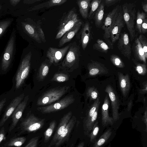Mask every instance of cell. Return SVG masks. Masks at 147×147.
<instances>
[{
    "label": "cell",
    "instance_id": "8d00e7d4",
    "mask_svg": "<svg viewBox=\"0 0 147 147\" xmlns=\"http://www.w3.org/2000/svg\"><path fill=\"white\" fill-rule=\"evenodd\" d=\"M110 59L112 63L117 67L123 68L125 66L122 60L119 57L116 55H112L110 56Z\"/></svg>",
    "mask_w": 147,
    "mask_h": 147
},
{
    "label": "cell",
    "instance_id": "e575fe53",
    "mask_svg": "<svg viewBox=\"0 0 147 147\" xmlns=\"http://www.w3.org/2000/svg\"><path fill=\"white\" fill-rule=\"evenodd\" d=\"M100 103L99 99H97L90 107L88 113L85 123L87 122L92 117L97 108L99 107Z\"/></svg>",
    "mask_w": 147,
    "mask_h": 147
},
{
    "label": "cell",
    "instance_id": "7402d4cb",
    "mask_svg": "<svg viewBox=\"0 0 147 147\" xmlns=\"http://www.w3.org/2000/svg\"><path fill=\"white\" fill-rule=\"evenodd\" d=\"M118 75L120 88L123 95L126 97L130 88L129 76L128 74L124 75L120 72H118Z\"/></svg>",
    "mask_w": 147,
    "mask_h": 147
},
{
    "label": "cell",
    "instance_id": "7c38bea8",
    "mask_svg": "<svg viewBox=\"0 0 147 147\" xmlns=\"http://www.w3.org/2000/svg\"><path fill=\"white\" fill-rule=\"evenodd\" d=\"M124 25L122 5H121L118 16L110 32V40L113 45L119 38L121 31Z\"/></svg>",
    "mask_w": 147,
    "mask_h": 147
},
{
    "label": "cell",
    "instance_id": "7bdbcfd3",
    "mask_svg": "<svg viewBox=\"0 0 147 147\" xmlns=\"http://www.w3.org/2000/svg\"><path fill=\"white\" fill-rule=\"evenodd\" d=\"M99 130L98 125V122L94 124L92 129V131L90 135V140L92 142L97 136Z\"/></svg>",
    "mask_w": 147,
    "mask_h": 147
},
{
    "label": "cell",
    "instance_id": "52a82bcc",
    "mask_svg": "<svg viewBox=\"0 0 147 147\" xmlns=\"http://www.w3.org/2000/svg\"><path fill=\"white\" fill-rule=\"evenodd\" d=\"M120 6L117 5L108 13L101 27L104 32L103 39L112 49L113 48V45L110 40V32L118 16Z\"/></svg>",
    "mask_w": 147,
    "mask_h": 147
},
{
    "label": "cell",
    "instance_id": "5b68a950",
    "mask_svg": "<svg viewBox=\"0 0 147 147\" xmlns=\"http://www.w3.org/2000/svg\"><path fill=\"white\" fill-rule=\"evenodd\" d=\"M69 88L68 86H64L47 91L38 98L37 102V105H48L55 102L66 94Z\"/></svg>",
    "mask_w": 147,
    "mask_h": 147
},
{
    "label": "cell",
    "instance_id": "4316f807",
    "mask_svg": "<svg viewBox=\"0 0 147 147\" xmlns=\"http://www.w3.org/2000/svg\"><path fill=\"white\" fill-rule=\"evenodd\" d=\"M105 4L101 3L94 14V18L96 26L99 28L102 24L104 13Z\"/></svg>",
    "mask_w": 147,
    "mask_h": 147
},
{
    "label": "cell",
    "instance_id": "681fc988",
    "mask_svg": "<svg viewBox=\"0 0 147 147\" xmlns=\"http://www.w3.org/2000/svg\"><path fill=\"white\" fill-rule=\"evenodd\" d=\"M141 5L143 9L145 12L146 13L147 12V1L145 0L142 1Z\"/></svg>",
    "mask_w": 147,
    "mask_h": 147
},
{
    "label": "cell",
    "instance_id": "9f6ffc18",
    "mask_svg": "<svg viewBox=\"0 0 147 147\" xmlns=\"http://www.w3.org/2000/svg\"><path fill=\"white\" fill-rule=\"evenodd\" d=\"M84 143L82 142L80 143L78 145L77 147H84Z\"/></svg>",
    "mask_w": 147,
    "mask_h": 147
},
{
    "label": "cell",
    "instance_id": "44dd1931",
    "mask_svg": "<svg viewBox=\"0 0 147 147\" xmlns=\"http://www.w3.org/2000/svg\"><path fill=\"white\" fill-rule=\"evenodd\" d=\"M25 101L20 102L12 114V122L9 128V131H11L16 127L19 120L21 117L23 111L26 105Z\"/></svg>",
    "mask_w": 147,
    "mask_h": 147
},
{
    "label": "cell",
    "instance_id": "f907efd6",
    "mask_svg": "<svg viewBox=\"0 0 147 147\" xmlns=\"http://www.w3.org/2000/svg\"><path fill=\"white\" fill-rule=\"evenodd\" d=\"M21 0H9V3L13 7H15L21 1Z\"/></svg>",
    "mask_w": 147,
    "mask_h": 147
},
{
    "label": "cell",
    "instance_id": "c3c4849f",
    "mask_svg": "<svg viewBox=\"0 0 147 147\" xmlns=\"http://www.w3.org/2000/svg\"><path fill=\"white\" fill-rule=\"evenodd\" d=\"M41 1V0H24L23 1V2L24 4H30L40 2Z\"/></svg>",
    "mask_w": 147,
    "mask_h": 147
},
{
    "label": "cell",
    "instance_id": "30bf717a",
    "mask_svg": "<svg viewBox=\"0 0 147 147\" xmlns=\"http://www.w3.org/2000/svg\"><path fill=\"white\" fill-rule=\"evenodd\" d=\"M80 54V46L76 41L71 43L62 62V66L70 67L75 64H78Z\"/></svg>",
    "mask_w": 147,
    "mask_h": 147
},
{
    "label": "cell",
    "instance_id": "60d3db41",
    "mask_svg": "<svg viewBox=\"0 0 147 147\" xmlns=\"http://www.w3.org/2000/svg\"><path fill=\"white\" fill-rule=\"evenodd\" d=\"M69 77L67 74L63 73L56 74H55L51 81L58 82H63L68 80Z\"/></svg>",
    "mask_w": 147,
    "mask_h": 147
},
{
    "label": "cell",
    "instance_id": "9c48e42d",
    "mask_svg": "<svg viewBox=\"0 0 147 147\" xmlns=\"http://www.w3.org/2000/svg\"><path fill=\"white\" fill-rule=\"evenodd\" d=\"M74 101L73 96L70 95L66 96L56 102L39 107L37 109L43 113H49L63 109L73 103Z\"/></svg>",
    "mask_w": 147,
    "mask_h": 147
},
{
    "label": "cell",
    "instance_id": "ee69618b",
    "mask_svg": "<svg viewBox=\"0 0 147 147\" xmlns=\"http://www.w3.org/2000/svg\"><path fill=\"white\" fill-rule=\"evenodd\" d=\"M39 138V136H36L32 138L24 147H36Z\"/></svg>",
    "mask_w": 147,
    "mask_h": 147
},
{
    "label": "cell",
    "instance_id": "f1b7e54d",
    "mask_svg": "<svg viewBox=\"0 0 147 147\" xmlns=\"http://www.w3.org/2000/svg\"><path fill=\"white\" fill-rule=\"evenodd\" d=\"M26 140V138L24 137L16 138L10 139L4 145L7 147H20L25 143Z\"/></svg>",
    "mask_w": 147,
    "mask_h": 147
},
{
    "label": "cell",
    "instance_id": "e0dca14e",
    "mask_svg": "<svg viewBox=\"0 0 147 147\" xmlns=\"http://www.w3.org/2000/svg\"><path fill=\"white\" fill-rule=\"evenodd\" d=\"M72 113L69 112L61 118L59 125L49 147L55 145L59 137L61 134L71 118Z\"/></svg>",
    "mask_w": 147,
    "mask_h": 147
},
{
    "label": "cell",
    "instance_id": "bcb514c9",
    "mask_svg": "<svg viewBox=\"0 0 147 147\" xmlns=\"http://www.w3.org/2000/svg\"><path fill=\"white\" fill-rule=\"evenodd\" d=\"M141 33L145 34L147 32V18L145 19L143 21L141 27Z\"/></svg>",
    "mask_w": 147,
    "mask_h": 147
},
{
    "label": "cell",
    "instance_id": "816d5d0a",
    "mask_svg": "<svg viewBox=\"0 0 147 147\" xmlns=\"http://www.w3.org/2000/svg\"><path fill=\"white\" fill-rule=\"evenodd\" d=\"M147 82H146L144 84L143 89L140 90V92L142 94L146 93L147 91Z\"/></svg>",
    "mask_w": 147,
    "mask_h": 147
},
{
    "label": "cell",
    "instance_id": "9a60e30c",
    "mask_svg": "<svg viewBox=\"0 0 147 147\" xmlns=\"http://www.w3.org/2000/svg\"><path fill=\"white\" fill-rule=\"evenodd\" d=\"M105 91L108 93L111 102L113 119L116 121L119 118L118 110L119 108V102L118 96L112 87L108 85L106 88Z\"/></svg>",
    "mask_w": 147,
    "mask_h": 147
},
{
    "label": "cell",
    "instance_id": "83f0119b",
    "mask_svg": "<svg viewBox=\"0 0 147 147\" xmlns=\"http://www.w3.org/2000/svg\"><path fill=\"white\" fill-rule=\"evenodd\" d=\"M93 49L100 52L107 53L110 49V47L102 40L98 39L93 45Z\"/></svg>",
    "mask_w": 147,
    "mask_h": 147
},
{
    "label": "cell",
    "instance_id": "277c9868",
    "mask_svg": "<svg viewBox=\"0 0 147 147\" xmlns=\"http://www.w3.org/2000/svg\"><path fill=\"white\" fill-rule=\"evenodd\" d=\"M16 32L14 27L2 55L1 67L4 71L9 68L16 54Z\"/></svg>",
    "mask_w": 147,
    "mask_h": 147
},
{
    "label": "cell",
    "instance_id": "f546056e",
    "mask_svg": "<svg viewBox=\"0 0 147 147\" xmlns=\"http://www.w3.org/2000/svg\"><path fill=\"white\" fill-rule=\"evenodd\" d=\"M14 20L12 18H7L0 20V38L4 34Z\"/></svg>",
    "mask_w": 147,
    "mask_h": 147
},
{
    "label": "cell",
    "instance_id": "db71d44e",
    "mask_svg": "<svg viewBox=\"0 0 147 147\" xmlns=\"http://www.w3.org/2000/svg\"><path fill=\"white\" fill-rule=\"evenodd\" d=\"M146 110L145 111L144 115L143 117V119L144 123L146 124V131L147 129V111L146 110Z\"/></svg>",
    "mask_w": 147,
    "mask_h": 147
},
{
    "label": "cell",
    "instance_id": "b9f144b4",
    "mask_svg": "<svg viewBox=\"0 0 147 147\" xmlns=\"http://www.w3.org/2000/svg\"><path fill=\"white\" fill-rule=\"evenodd\" d=\"M147 59V39L142 34H140L138 38Z\"/></svg>",
    "mask_w": 147,
    "mask_h": 147
},
{
    "label": "cell",
    "instance_id": "8fae6325",
    "mask_svg": "<svg viewBox=\"0 0 147 147\" xmlns=\"http://www.w3.org/2000/svg\"><path fill=\"white\" fill-rule=\"evenodd\" d=\"M71 43L61 48L50 47L46 53V57L50 64H57L61 61L67 53Z\"/></svg>",
    "mask_w": 147,
    "mask_h": 147
},
{
    "label": "cell",
    "instance_id": "f35d334b",
    "mask_svg": "<svg viewBox=\"0 0 147 147\" xmlns=\"http://www.w3.org/2000/svg\"><path fill=\"white\" fill-rule=\"evenodd\" d=\"M135 65L136 70L139 74L141 75H145L147 72L146 65V64H141L137 62L135 59H133Z\"/></svg>",
    "mask_w": 147,
    "mask_h": 147
},
{
    "label": "cell",
    "instance_id": "7a4b0ae2",
    "mask_svg": "<svg viewBox=\"0 0 147 147\" xmlns=\"http://www.w3.org/2000/svg\"><path fill=\"white\" fill-rule=\"evenodd\" d=\"M81 20L75 7L73 8L67 12H65L59 22L55 39H58L61 38L67 32Z\"/></svg>",
    "mask_w": 147,
    "mask_h": 147
},
{
    "label": "cell",
    "instance_id": "ba28073f",
    "mask_svg": "<svg viewBox=\"0 0 147 147\" xmlns=\"http://www.w3.org/2000/svg\"><path fill=\"white\" fill-rule=\"evenodd\" d=\"M45 119H40L33 114L27 116L20 124L22 132H35L42 128L45 123Z\"/></svg>",
    "mask_w": 147,
    "mask_h": 147
},
{
    "label": "cell",
    "instance_id": "484cf974",
    "mask_svg": "<svg viewBox=\"0 0 147 147\" xmlns=\"http://www.w3.org/2000/svg\"><path fill=\"white\" fill-rule=\"evenodd\" d=\"M91 0H78L77 3L79 8L80 13L84 19L88 18V11L90 8Z\"/></svg>",
    "mask_w": 147,
    "mask_h": 147
},
{
    "label": "cell",
    "instance_id": "2e32d148",
    "mask_svg": "<svg viewBox=\"0 0 147 147\" xmlns=\"http://www.w3.org/2000/svg\"><path fill=\"white\" fill-rule=\"evenodd\" d=\"M76 118L73 116L69 120L63 131L59 137L55 145L58 147L68 140L70 134L76 122Z\"/></svg>",
    "mask_w": 147,
    "mask_h": 147
},
{
    "label": "cell",
    "instance_id": "11a10c76",
    "mask_svg": "<svg viewBox=\"0 0 147 147\" xmlns=\"http://www.w3.org/2000/svg\"><path fill=\"white\" fill-rule=\"evenodd\" d=\"M132 105V102L131 100L128 103L127 110L128 111H129L131 109Z\"/></svg>",
    "mask_w": 147,
    "mask_h": 147
},
{
    "label": "cell",
    "instance_id": "4fadbf2b",
    "mask_svg": "<svg viewBox=\"0 0 147 147\" xmlns=\"http://www.w3.org/2000/svg\"><path fill=\"white\" fill-rule=\"evenodd\" d=\"M117 47L121 53L129 59L131 53V46L128 33L124 32L121 33L118 39Z\"/></svg>",
    "mask_w": 147,
    "mask_h": 147
},
{
    "label": "cell",
    "instance_id": "f5cc1de1",
    "mask_svg": "<svg viewBox=\"0 0 147 147\" xmlns=\"http://www.w3.org/2000/svg\"><path fill=\"white\" fill-rule=\"evenodd\" d=\"M6 102V99L4 98L0 102V112L5 105Z\"/></svg>",
    "mask_w": 147,
    "mask_h": 147
},
{
    "label": "cell",
    "instance_id": "4dcf8cb0",
    "mask_svg": "<svg viewBox=\"0 0 147 147\" xmlns=\"http://www.w3.org/2000/svg\"><path fill=\"white\" fill-rule=\"evenodd\" d=\"M112 134L111 129L107 130L99 138L93 145V147H100L109 138Z\"/></svg>",
    "mask_w": 147,
    "mask_h": 147
},
{
    "label": "cell",
    "instance_id": "ac0fdd59",
    "mask_svg": "<svg viewBox=\"0 0 147 147\" xmlns=\"http://www.w3.org/2000/svg\"><path fill=\"white\" fill-rule=\"evenodd\" d=\"M83 22L81 20L75 24L67 32L61 37L58 44L59 47H61L67 42H69L77 34L80 29Z\"/></svg>",
    "mask_w": 147,
    "mask_h": 147
},
{
    "label": "cell",
    "instance_id": "7dc6e473",
    "mask_svg": "<svg viewBox=\"0 0 147 147\" xmlns=\"http://www.w3.org/2000/svg\"><path fill=\"white\" fill-rule=\"evenodd\" d=\"M5 133L4 127L0 130V144L5 139Z\"/></svg>",
    "mask_w": 147,
    "mask_h": 147
},
{
    "label": "cell",
    "instance_id": "d6986e66",
    "mask_svg": "<svg viewBox=\"0 0 147 147\" xmlns=\"http://www.w3.org/2000/svg\"><path fill=\"white\" fill-rule=\"evenodd\" d=\"M24 94H22L18 96L11 101L8 106L0 122V126H3L6 121L16 109L17 107L21 102L24 98Z\"/></svg>",
    "mask_w": 147,
    "mask_h": 147
},
{
    "label": "cell",
    "instance_id": "6f0895ef",
    "mask_svg": "<svg viewBox=\"0 0 147 147\" xmlns=\"http://www.w3.org/2000/svg\"><path fill=\"white\" fill-rule=\"evenodd\" d=\"M2 7L1 5L0 4V11H1V10L2 9Z\"/></svg>",
    "mask_w": 147,
    "mask_h": 147
},
{
    "label": "cell",
    "instance_id": "d6a6232c",
    "mask_svg": "<svg viewBox=\"0 0 147 147\" xmlns=\"http://www.w3.org/2000/svg\"><path fill=\"white\" fill-rule=\"evenodd\" d=\"M56 124L55 120L51 121L49 126L44 133V142L46 143L48 142L51 136Z\"/></svg>",
    "mask_w": 147,
    "mask_h": 147
},
{
    "label": "cell",
    "instance_id": "1f68e13d",
    "mask_svg": "<svg viewBox=\"0 0 147 147\" xmlns=\"http://www.w3.org/2000/svg\"><path fill=\"white\" fill-rule=\"evenodd\" d=\"M146 18V14L143 11H138L137 13L136 16V28L139 33H141V27L142 22Z\"/></svg>",
    "mask_w": 147,
    "mask_h": 147
},
{
    "label": "cell",
    "instance_id": "ab89813d",
    "mask_svg": "<svg viewBox=\"0 0 147 147\" xmlns=\"http://www.w3.org/2000/svg\"><path fill=\"white\" fill-rule=\"evenodd\" d=\"M98 93L97 89L93 87H90L87 90L86 95L91 100L96 99L98 96Z\"/></svg>",
    "mask_w": 147,
    "mask_h": 147
},
{
    "label": "cell",
    "instance_id": "5bb4252c",
    "mask_svg": "<svg viewBox=\"0 0 147 147\" xmlns=\"http://www.w3.org/2000/svg\"><path fill=\"white\" fill-rule=\"evenodd\" d=\"M78 34L82 48L85 50L92 38L91 27L88 20L82 24V28Z\"/></svg>",
    "mask_w": 147,
    "mask_h": 147
},
{
    "label": "cell",
    "instance_id": "836d02e7",
    "mask_svg": "<svg viewBox=\"0 0 147 147\" xmlns=\"http://www.w3.org/2000/svg\"><path fill=\"white\" fill-rule=\"evenodd\" d=\"M101 1V0H93L91 1L90 10L88 18V19L91 20L94 18L95 12L99 7Z\"/></svg>",
    "mask_w": 147,
    "mask_h": 147
},
{
    "label": "cell",
    "instance_id": "8992f818",
    "mask_svg": "<svg viewBox=\"0 0 147 147\" xmlns=\"http://www.w3.org/2000/svg\"><path fill=\"white\" fill-rule=\"evenodd\" d=\"M32 53L30 51L22 55L18 70L16 77V87L19 88L28 76L30 71Z\"/></svg>",
    "mask_w": 147,
    "mask_h": 147
},
{
    "label": "cell",
    "instance_id": "ffe728a7",
    "mask_svg": "<svg viewBox=\"0 0 147 147\" xmlns=\"http://www.w3.org/2000/svg\"><path fill=\"white\" fill-rule=\"evenodd\" d=\"M109 98L106 96L105 98L103 103L102 106V123L103 127L109 124L112 125L114 123L113 118L109 116Z\"/></svg>",
    "mask_w": 147,
    "mask_h": 147
},
{
    "label": "cell",
    "instance_id": "603a6c76",
    "mask_svg": "<svg viewBox=\"0 0 147 147\" xmlns=\"http://www.w3.org/2000/svg\"><path fill=\"white\" fill-rule=\"evenodd\" d=\"M89 74L93 76L98 74H106L108 70L103 64L99 62L92 61L88 65Z\"/></svg>",
    "mask_w": 147,
    "mask_h": 147
},
{
    "label": "cell",
    "instance_id": "74e56055",
    "mask_svg": "<svg viewBox=\"0 0 147 147\" xmlns=\"http://www.w3.org/2000/svg\"><path fill=\"white\" fill-rule=\"evenodd\" d=\"M99 108V107L97 108L90 120L85 123V126L88 131H90L92 129L94 122L97 118Z\"/></svg>",
    "mask_w": 147,
    "mask_h": 147
},
{
    "label": "cell",
    "instance_id": "f6af8a7d",
    "mask_svg": "<svg viewBox=\"0 0 147 147\" xmlns=\"http://www.w3.org/2000/svg\"><path fill=\"white\" fill-rule=\"evenodd\" d=\"M121 1L120 0H105L104 3L107 7L113 5Z\"/></svg>",
    "mask_w": 147,
    "mask_h": 147
},
{
    "label": "cell",
    "instance_id": "3957f363",
    "mask_svg": "<svg viewBox=\"0 0 147 147\" xmlns=\"http://www.w3.org/2000/svg\"><path fill=\"white\" fill-rule=\"evenodd\" d=\"M123 16L125 23L129 33L131 42L136 37L135 27L136 19V5L133 3H125L122 5Z\"/></svg>",
    "mask_w": 147,
    "mask_h": 147
},
{
    "label": "cell",
    "instance_id": "d590c367",
    "mask_svg": "<svg viewBox=\"0 0 147 147\" xmlns=\"http://www.w3.org/2000/svg\"><path fill=\"white\" fill-rule=\"evenodd\" d=\"M49 67L48 65L45 62L42 63L39 68L38 77L40 80L43 79L47 75Z\"/></svg>",
    "mask_w": 147,
    "mask_h": 147
},
{
    "label": "cell",
    "instance_id": "6da1fadb",
    "mask_svg": "<svg viewBox=\"0 0 147 147\" xmlns=\"http://www.w3.org/2000/svg\"><path fill=\"white\" fill-rule=\"evenodd\" d=\"M40 20L19 16L16 20V30L22 37L27 36L39 43L46 42Z\"/></svg>",
    "mask_w": 147,
    "mask_h": 147
},
{
    "label": "cell",
    "instance_id": "cb8c5ba5",
    "mask_svg": "<svg viewBox=\"0 0 147 147\" xmlns=\"http://www.w3.org/2000/svg\"><path fill=\"white\" fill-rule=\"evenodd\" d=\"M67 0H51L42 2L28 9V11H32L43 8L60 5L65 3Z\"/></svg>",
    "mask_w": 147,
    "mask_h": 147
},
{
    "label": "cell",
    "instance_id": "d4e9b609",
    "mask_svg": "<svg viewBox=\"0 0 147 147\" xmlns=\"http://www.w3.org/2000/svg\"><path fill=\"white\" fill-rule=\"evenodd\" d=\"M131 51L135 58L146 64V59L141 45L138 38L135 40L131 47Z\"/></svg>",
    "mask_w": 147,
    "mask_h": 147
}]
</instances>
